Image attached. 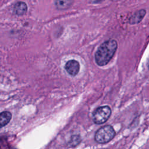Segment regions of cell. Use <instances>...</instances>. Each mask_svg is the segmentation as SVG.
Instances as JSON below:
<instances>
[{"label":"cell","instance_id":"7a4b0ae2","mask_svg":"<svg viewBox=\"0 0 149 149\" xmlns=\"http://www.w3.org/2000/svg\"><path fill=\"white\" fill-rule=\"evenodd\" d=\"M115 130L112 126L105 125L96 132L94 139L99 144H105L111 141L115 137Z\"/></svg>","mask_w":149,"mask_h":149},{"label":"cell","instance_id":"9c48e42d","mask_svg":"<svg viewBox=\"0 0 149 149\" xmlns=\"http://www.w3.org/2000/svg\"><path fill=\"white\" fill-rule=\"evenodd\" d=\"M81 140L80 136L74 135L72 137L71 140H70L69 144L71 145V146H76L80 143Z\"/></svg>","mask_w":149,"mask_h":149},{"label":"cell","instance_id":"5b68a950","mask_svg":"<svg viewBox=\"0 0 149 149\" xmlns=\"http://www.w3.org/2000/svg\"><path fill=\"white\" fill-rule=\"evenodd\" d=\"M146 14V10L144 9H140L130 16L129 19V23L131 24H135L140 23Z\"/></svg>","mask_w":149,"mask_h":149},{"label":"cell","instance_id":"8fae6325","mask_svg":"<svg viewBox=\"0 0 149 149\" xmlns=\"http://www.w3.org/2000/svg\"><path fill=\"white\" fill-rule=\"evenodd\" d=\"M148 69H149V61H148Z\"/></svg>","mask_w":149,"mask_h":149},{"label":"cell","instance_id":"30bf717a","mask_svg":"<svg viewBox=\"0 0 149 149\" xmlns=\"http://www.w3.org/2000/svg\"><path fill=\"white\" fill-rule=\"evenodd\" d=\"M90 1L92 3H100L102 1H103L104 0H90Z\"/></svg>","mask_w":149,"mask_h":149},{"label":"cell","instance_id":"277c9868","mask_svg":"<svg viewBox=\"0 0 149 149\" xmlns=\"http://www.w3.org/2000/svg\"><path fill=\"white\" fill-rule=\"evenodd\" d=\"M65 69L68 74L74 76L77 74L80 70V64L76 60H70L66 63Z\"/></svg>","mask_w":149,"mask_h":149},{"label":"cell","instance_id":"8992f818","mask_svg":"<svg viewBox=\"0 0 149 149\" xmlns=\"http://www.w3.org/2000/svg\"><path fill=\"white\" fill-rule=\"evenodd\" d=\"M27 10V4L24 2L19 1L15 3L13 8L14 13L18 15L22 16L24 15Z\"/></svg>","mask_w":149,"mask_h":149},{"label":"cell","instance_id":"6da1fadb","mask_svg":"<svg viewBox=\"0 0 149 149\" xmlns=\"http://www.w3.org/2000/svg\"><path fill=\"white\" fill-rule=\"evenodd\" d=\"M118 48L115 40L110 39L102 43L95 53V61L100 66L108 64L113 57Z\"/></svg>","mask_w":149,"mask_h":149},{"label":"cell","instance_id":"52a82bcc","mask_svg":"<svg viewBox=\"0 0 149 149\" xmlns=\"http://www.w3.org/2000/svg\"><path fill=\"white\" fill-rule=\"evenodd\" d=\"M73 2L74 0H55V5L58 9L65 10L69 8Z\"/></svg>","mask_w":149,"mask_h":149},{"label":"cell","instance_id":"ba28073f","mask_svg":"<svg viewBox=\"0 0 149 149\" xmlns=\"http://www.w3.org/2000/svg\"><path fill=\"white\" fill-rule=\"evenodd\" d=\"M12 118V114L8 111L0 113V128L6 125Z\"/></svg>","mask_w":149,"mask_h":149},{"label":"cell","instance_id":"3957f363","mask_svg":"<svg viewBox=\"0 0 149 149\" xmlns=\"http://www.w3.org/2000/svg\"><path fill=\"white\" fill-rule=\"evenodd\" d=\"M111 109L109 106L104 105L97 108L93 113V120L94 123L101 125L106 122L111 115Z\"/></svg>","mask_w":149,"mask_h":149}]
</instances>
